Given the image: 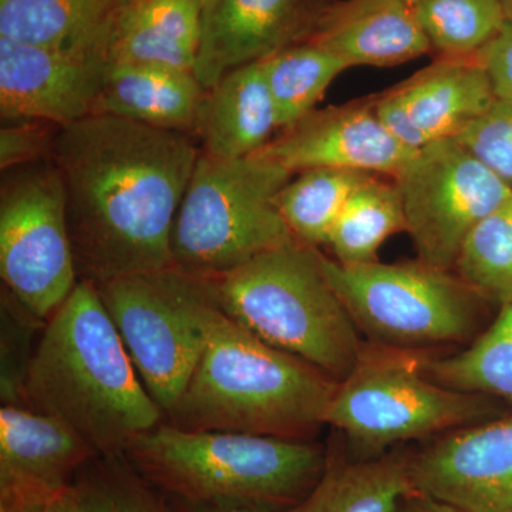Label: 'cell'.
<instances>
[{
    "label": "cell",
    "mask_w": 512,
    "mask_h": 512,
    "mask_svg": "<svg viewBox=\"0 0 512 512\" xmlns=\"http://www.w3.org/2000/svg\"><path fill=\"white\" fill-rule=\"evenodd\" d=\"M333 0H205L194 73L205 89L238 67L311 40Z\"/></svg>",
    "instance_id": "cell-15"
},
{
    "label": "cell",
    "mask_w": 512,
    "mask_h": 512,
    "mask_svg": "<svg viewBox=\"0 0 512 512\" xmlns=\"http://www.w3.org/2000/svg\"><path fill=\"white\" fill-rule=\"evenodd\" d=\"M338 382L220 313L190 382L165 421L185 431L306 440L325 424Z\"/></svg>",
    "instance_id": "cell-3"
},
{
    "label": "cell",
    "mask_w": 512,
    "mask_h": 512,
    "mask_svg": "<svg viewBox=\"0 0 512 512\" xmlns=\"http://www.w3.org/2000/svg\"><path fill=\"white\" fill-rule=\"evenodd\" d=\"M318 248L298 239L215 278L221 311L266 345L342 382L366 349Z\"/></svg>",
    "instance_id": "cell-5"
},
{
    "label": "cell",
    "mask_w": 512,
    "mask_h": 512,
    "mask_svg": "<svg viewBox=\"0 0 512 512\" xmlns=\"http://www.w3.org/2000/svg\"><path fill=\"white\" fill-rule=\"evenodd\" d=\"M454 138L512 187V101L495 100Z\"/></svg>",
    "instance_id": "cell-32"
},
{
    "label": "cell",
    "mask_w": 512,
    "mask_h": 512,
    "mask_svg": "<svg viewBox=\"0 0 512 512\" xmlns=\"http://www.w3.org/2000/svg\"><path fill=\"white\" fill-rule=\"evenodd\" d=\"M109 59L0 37V116L64 127L96 114Z\"/></svg>",
    "instance_id": "cell-13"
},
{
    "label": "cell",
    "mask_w": 512,
    "mask_h": 512,
    "mask_svg": "<svg viewBox=\"0 0 512 512\" xmlns=\"http://www.w3.org/2000/svg\"><path fill=\"white\" fill-rule=\"evenodd\" d=\"M393 90L429 143L457 137L497 100L477 57L434 59Z\"/></svg>",
    "instance_id": "cell-20"
},
{
    "label": "cell",
    "mask_w": 512,
    "mask_h": 512,
    "mask_svg": "<svg viewBox=\"0 0 512 512\" xmlns=\"http://www.w3.org/2000/svg\"><path fill=\"white\" fill-rule=\"evenodd\" d=\"M309 42L350 67H392L431 55L413 0H333Z\"/></svg>",
    "instance_id": "cell-17"
},
{
    "label": "cell",
    "mask_w": 512,
    "mask_h": 512,
    "mask_svg": "<svg viewBox=\"0 0 512 512\" xmlns=\"http://www.w3.org/2000/svg\"><path fill=\"white\" fill-rule=\"evenodd\" d=\"M96 288L141 382L165 416L190 382L222 312L215 279L171 265Z\"/></svg>",
    "instance_id": "cell-7"
},
{
    "label": "cell",
    "mask_w": 512,
    "mask_h": 512,
    "mask_svg": "<svg viewBox=\"0 0 512 512\" xmlns=\"http://www.w3.org/2000/svg\"><path fill=\"white\" fill-rule=\"evenodd\" d=\"M505 512H512V507L510 508V510H507V511H505Z\"/></svg>",
    "instance_id": "cell-40"
},
{
    "label": "cell",
    "mask_w": 512,
    "mask_h": 512,
    "mask_svg": "<svg viewBox=\"0 0 512 512\" xmlns=\"http://www.w3.org/2000/svg\"><path fill=\"white\" fill-rule=\"evenodd\" d=\"M128 0H0V37L107 57ZM109 59V57H107Z\"/></svg>",
    "instance_id": "cell-21"
},
{
    "label": "cell",
    "mask_w": 512,
    "mask_h": 512,
    "mask_svg": "<svg viewBox=\"0 0 512 512\" xmlns=\"http://www.w3.org/2000/svg\"><path fill=\"white\" fill-rule=\"evenodd\" d=\"M25 392L29 407L62 421L99 456L123 454L165 420L99 291L82 279L40 330Z\"/></svg>",
    "instance_id": "cell-2"
},
{
    "label": "cell",
    "mask_w": 512,
    "mask_h": 512,
    "mask_svg": "<svg viewBox=\"0 0 512 512\" xmlns=\"http://www.w3.org/2000/svg\"><path fill=\"white\" fill-rule=\"evenodd\" d=\"M370 173L311 168L289 180L278 195V208L292 237L309 247L328 244L330 229L338 220L353 190Z\"/></svg>",
    "instance_id": "cell-27"
},
{
    "label": "cell",
    "mask_w": 512,
    "mask_h": 512,
    "mask_svg": "<svg viewBox=\"0 0 512 512\" xmlns=\"http://www.w3.org/2000/svg\"><path fill=\"white\" fill-rule=\"evenodd\" d=\"M434 59L477 57L503 29L500 0H413Z\"/></svg>",
    "instance_id": "cell-28"
},
{
    "label": "cell",
    "mask_w": 512,
    "mask_h": 512,
    "mask_svg": "<svg viewBox=\"0 0 512 512\" xmlns=\"http://www.w3.org/2000/svg\"><path fill=\"white\" fill-rule=\"evenodd\" d=\"M261 62L279 131L315 110L333 80L349 69L338 56L312 42L288 47Z\"/></svg>",
    "instance_id": "cell-26"
},
{
    "label": "cell",
    "mask_w": 512,
    "mask_h": 512,
    "mask_svg": "<svg viewBox=\"0 0 512 512\" xmlns=\"http://www.w3.org/2000/svg\"><path fill=\"white\" fill-rule=\"evenodd\" d=\"M421 494L463 512H505L512 507V416L448 431L410 456Z\"/></svg>",
    "instance_id": "cell-14"
},
{
    "label": "cell",
    "mask_w": 512,
    "mask_h": 512,
    "mask_svg": "<svg viewBox=\"0 0 512 512\" xmlns=\"http://www.w3.org/2000/svg\"><path fill=\"white\" fill-rule=\"evenodd\" d=\"M292 177L262 157L222 160L200 151L175 215L173 265L215 279L293 241L278 208Z\"/></svg>",
    "instance_id": "cell-6"
},
{
    "label": "cell",
    "mask_w": 512,
    "mask_h": 512,
    "mask_svg": "<svg viewBox=\"0 0 512 512\" xmlns=\"http://www.w3.org/2000/svg\"><path fill=\"white\" fill-rule=\"evenodd\" d=\"M416 151L400 144L376 113V94L342 106L313 110L254 156L295 175L311 168H338L396 178Z\"/></svg>",
    "instance_id": "cell-12"
},
{
    "label": "cell",
    "mask_w": 512,
    "mask_h": 512,
    "mask_svg": "<svg viewBox=\"0 0 512 512\" xmlns=\"http://www.w3.org/2000/svg\"><path fill=\"white\" fill-rule=\"evenodd\" d=\"M60 128L42 120L5 121L0 128V170L52 160Z\"/></svg>",
    "instance_id": "cell-33"
},
{
    "label": "cell",
    "mask_w": 512,
    "mask_h": 512,
    "mask_svg": "<svg viewBox=\"0 0 512 512\" xmlns=\"http://www.w3.org/2000/svg\"><path fill=\"white\" fill-rule=\"evenodd\" d=\"M507 19H512V0H500Z\"/></svg>",
    "instance_id": "cell-39"
},
{
    "label": "cell",
    "mask_w": 512,
    "mask_h": 512,
    "mask_svg": "<svg viewBox=\"0 0 512 512\" xmlns=\"http://www.w3.org/2000/svg\"><path fill=\"white\" fill-rule=\"evenodd\" d=\"M99 456L62 421L32 407H0V503L67 493Z\"/></svg>",
    "instance_id": "cell-16"
},
{
    "label": "cell",
    "mask_w": 512,
    "mask_h": 512,
    "mask_svg": "<svg viewBox=\"0 0 512 512\" xmlns=\"http://www.w3.org/2000/svg\"><path fill=\"white\" fill-rule=\"evenodd\" d=\"M402 231L406 217L396 181L369 174L350 194L326 245L339 264H372L379 261L377 252L384 241Z\"/></svg>",
    "instance_id": "cell-24"
},
{
    "label": "cell",
    "mask_w": 512,
    "mask_h": 512,
    "mask_svg": "<svg viewBox=\"0 0 512 512\" xmlns=\"http://www.w3.org/2000/svg\"><path fill=\"white\" fill-rule=\"evenodd\" d=\"M417 493L407 454L328 460L318 484L289 512H396Z\"/></svg>",
    "instance_id": "cell-23"
},
{
    "label": "cell",
    "mask_w": 512,
    "mask_h": 512,
    "mask_svg": "<svg viewBox=\"0 0 512 512\" xmlns=\"http://www.w3.org/2000/svg\"><path fill=\"white\" fill-rule=\"evenodd\" d=\"M207 89L194 72L151 63L109 62L96 114L194 136Z\"/></svg>",
    "instance_id": "cell-19"
},
{
    "label": "cell",
    "mask_w": 512,
    "mask_h": 512,
    "mask_svg": "<svg viewBox=\"0 0 512 512\" xmlns=\"http://www.w3.org/2000/svg\"><path fill=\"white\" fill-rule=\"evenodd\" d=\"M434 382L512 404V302L466 349L440 359L419 360Z\"/></svg>",
    "instance_id": "cell-25"
},
{
    "label": "cell",
    "mask_w": 512,
    "mask_h": 512,
    "mask_svg": "<svg viewBox=\"0 0 512 512\" xmlns=\"http://www.w3.org/2000/svg\"><path fill=\"white\" fill-rule=\"evenodd\" d=\"M69 498L74 512H171L164 495L124 454L90 460L73 481Z\"/></svg>",
    "instance_id": "cell-30"
},
{
    "label": "cell",
    "mask_w": 512,
    "mask_h": 512,
    "mask_svg": "<svg viewBox=\"0 0 512 512\" xmlns=\"http://www.w3.org/2000/svg\"><path fill=\"white\" fill-rule=\"evenodd\" d=\"M0 276L3 288L45 323L79 282L62 178L52 160L2 171Z\"/></svg>",
    "instance_id": "cell-10"
},
{
    "label": "cell",
    "mask_w": 512,
    "mask_h": 512,
    "mask_svg": "<svg viewBox=\"0 0 512 512\" xmlns=\"http://www.w3.org/2000/svg\"><path fill=\"white\" fill-rule=\"evenodd\" d=\"M497 100L512 101V19L505 20L493 42L478 53Z\"/></svg>",
    "instance_id": "cell-34"
},
{
    "label": "cell",
    "mask_w": 512,
    "mask_h": 512,
    "mask_svg": "<svg viewBox=\"0 0 512 512\" xmlns=\"http://www.w3.org/2000/svg\"><path fill=\"white\" fill-rule=\"evenodd\" d=\"M279 133L262 62L238 67L207 90L194 137L202 153L222 160L247 158Z\"/></svg>",
    "instance_id": "cell-18"
},
{
    "label": "cell",
    "mask_w": 512,
    "mask_h": 512,
    "mask_svg": "<svg viewBox=\"0 0 512 512\" xmlns=\"http://www.w3.org/2000/svg\"><path fill=\"white\" fill-rule=\"evenodd\" d=\"M171 512H289L286 511H265L254 510V508H231V507H208V505H195L183 503V501L165 498Z\"/></svg>",
    "instance_id": "cell-38"
},
{
    "label": "cell",
    "mask_w": 512,
    "mask_h": 512,
    "mask_svg": "<svg viewBox=\"0 0 512 512\" xmlns=\"http://www.w3.org/2000/svg\"><path fill=\"white\" fill-rule=\"evenodd\" d=\"M205 0H128L109 46V62L151 63L194 72Z\"/></svg>",
    "instance_id": "cell-22"
},
{
    "label": "cell",
    "mask_w": 512,
    "mask_h": 512,
    "mask_svg": "<svg viewBox=\"0 0 512 512\" xmlns=\"http://www.w3.org/2000/svg\"><path fill=\"white\" fill-rule=\"evenodd\" d=\"M366 352L338 383L325 424L345 434L366 457L404 441L426 439L493 419L494 399L458 392L429 379L419 359Z\"/></svg>",
    "instance_id": "cell-9"
},
{
    "label": "cell",
    "mask_w": 512,
    "mask_h": 512,
    "mask_svg": "<svg viewBox=\"0 0 512 512\" xmlns=\"http://www.w3.org/2000/svg\"><path fill=\"white\" fill-rule=\"evenodd\" d=\"M5 288L2 292V403L28 406L25 383L36 345L30 346L33 326L43 325Z\"/></svg>",
    "instance_id": "cell-31"
},
{
    "label": "cell",
    "mask_w": 512,
    "mask_h": 512,
    "mask_svg": "<svg viewBox=\"0 0 512 512\" xmlns=\"http://www.w3.org/2000/svg\"><path fill=\"white\" fill-rule=\"evenodd\" d=\"M0 512H74L69 491L42 500L6 501L0 503Z\"/></svg>",
    "instance_id": "cell-36"
},
{
    "label": "cell",
    "mask_w": 512,
    "mask_h": 512,
    "mask_svg": "<svg viewBox=\"0 0 512 512\" xmlns=\"http://www.w3.org/2000/svg\"><path fill=\"white\" fill-rule=\"evenodd\" d=\"M200 151L191 134L106 114L60 128L52 161L79 281L99 286L173 265L175 215Z\"/></svg>",
    "instance_id": "cell-1"
},
{
    "label": "cell",
    "mask_w": 512,
    "mask_h": 512,
    "mask_svg": "<svg viewBox=\"0 0 512 512\" xmlns=\"http://www.w3.org/2000/svg\"><path fill=\"white\" fill-rule=\"evenodd\" d=\"M323 265L359 332L384 349L407 352L480 335L487 301L450 271L419 259L345 265L323 256Z\"/></svg>",
    "instance_id": "cell-8"
},
{
    "label": "cell",
    "mask_w": 512,
    "mask_h": 512,
    "mask_svg": "<svg viewBox=\"0 0 512 512\" xmlns=\"http://www.w3.org/2000/svg\"><path fill=\"white\" fill-rule=\"evenodd\" d=\"M417 259L453 271L464 239L512 198V187L456 138L431 141L394 178Z\"/></svg>",
    "instance_id": "cell-11"
},
{
    "label": "cell",
    "mask_w": 512,
    "mask_h": 512,
    "mask_svg": "<svg viewBox=\"0 0 512 512\" xmlns=\"http://www.w3.org/2000/svg\"><path fill=\"white\" fill-rule=\"evenodd\" d=\"M123 454L165 498L265 511L291 510L301 503L329 460L306 440L185 431L165 420Z\"/></svg>",
    "instance_id": "cell-4"
},
{
    "label": "cell",
    "mask_w": 512,
    "mask_h": 512,
    "mask_svg": "<svg viewBox=\"0 0 512 512\" xmlns=\"http://www.w3.org/2000/svg\"><path fill=\"white\" fill-rule=\"evenodd\" d=\"M376 113L386 130L409 150L419 151L429 144L393 89L376 94Z\"/></svg>",
    "instance_id": "cell-35"
},
{
    "label": "cell",
    "mask_w": 512,
    "mask_h": 512,
    "mask_svg": "<svg viewBox=\"0 0 512 512\" xmlns=\"http://www.w3.org/2000/svg\"><path fill=\"white\" fill-rule=\"evenodd\" d=\"M396 512H463L453 505L430 497V495L417 493L407 498Z\"/></svg>",
    "instance_id": "cell-37"
},
{
    "label": "cell",
    "mask_w": 512,
    "mask_h": 512,
    "mask_svg": "<svg viewBox=\"0 0 512 512\" xmlns=\"http://www.w3.org/2000/svg\"><path fill=\"white\" fill-rule=\"evenodd\" d=\"M453 271L487 302H512V198L464 239Z\"/></svg>",
    "instance_id": "cell-29"
}]
</instances>
